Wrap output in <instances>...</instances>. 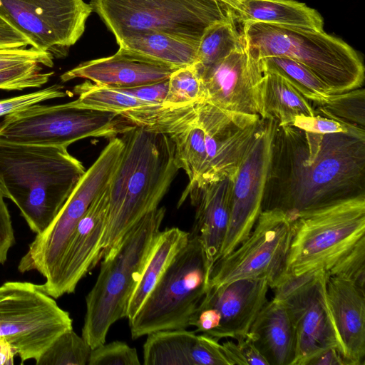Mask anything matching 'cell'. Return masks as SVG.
<instances>
[{
    "label": "cell",
    "instance_id": "obj_1",
    "mask_svg": "<svg viewBox=\"0 0 365 365\" xmlns=\"http://www.w3.org/2000/svg\"><path fill=\"white\" fill-rule=\"evenodd\" d=\"M365 194V130L321 134L277 125L262 210L299 212Z\"/></svg>",
    "mask_w": 365,
    "mask_h": 365
},
{
    "label": "cell",
    "instance_id": "obj_2",
    "mask_svg": "<svg viewBox=\"0 0 365 365\" xmlns=\"http://www.w3.org/2000/svg\"><path fill=\"white\" fill-rule=\"evenodd\" d=\"M121 135L123 148L108 185L103 259L110 257L125 235L159 207L180 170L175 145L165 134L133 125Z\"/></svg>",
    "mask_w": 365,
    "mask_h": 365
},
{
    "label": "cell",
    "instance_id": "obj_3",
    "mask_svg": "<svg viewBox=\"0 0 365 365\" xmlns=\"http://www.w3.org/2000/svg\"><path fill=\"white\" fill-rule=\"evenodd\" d=\"M86 170L67 147L0 142V187L36 235L54 220Z\"/></svg>",
    "mask_w": 365,
    "mask_h": 365
},
{
    "label": "cell",
    "instance_id": "obj_4",
    "mask_svg": "<svg viewBox=\"0 0 365 365\" xmlns=\"http://www.w3.org/2000/svg\"><path fill=\"white\" fill-rule=\"evenodd\" d=\"M165 215L164 207L147 215L125 235L113 255L103 259L97 279L86 297L82 337L91 349L105 343L110 327L125 317Z\"/></svg>",
    "mask_w": 365,
    "mask_h": 365
},
{
    "label": "cell",
    "instance_id": "obj_5",
    "mask_svg": "<svg viewBox=\"0 0 365 365\" xmlns=\"http://www.w3.org/2000/svg\"><path fill=\"white\" fill-rule=\"evenodd\" d=\"M241 33L259 58L284 56L308 68L331 94L361 88L364 66L356 51L342 39L323 31L258 22L242 24Z\"/></svg>",
    "mask_w": 365,
    "mask_h": 365
},
{
    "label": "cell",
    "instance_id": "obj_6",
    "mask_svg": "<svg viewBox=\"0 0 365 365\" xmlns=\"http://www.w3.org/2000/svg\"><path fill=\"white\" fill-rule=\"evenodd\" d=\"M286 276L329 272L365 240V194L296 215Z\"/></svg>",
    "mask_w": 365,
    "mask_h": 365
},
{
    "label": "cell",
    "instance_id": "obj_7",
    "mask_svg": "<svg viewBox=\"0 0 365 365\" xmlns=\"http://www.w3.org/2000/svg\"><path fill=\"white\" fill-rule=\"evenodd\" d=\"M211 268L199 235L190 233L186 245L129 321L132 338L187 328L209 287Z\"/></svg>",
    "mask_w": 365,
    "mask_h": 365
},
{
    "label": "cell",
    "instance_id": "obj_8",
    "mask_svg": "<svg viewBox=\"0 0 365 365\" xmlns=\"http://www.w3.org/2000/svg\"><path fill=\"white\" fill-rule=\"evenodd\" d=\"M115 40L156 31L200 42L211 24L235 14L221 0H91Z\"/></svg>",
    "mask_w": 365,
    "mask_h": 365
},
{
    "label": "cell",
    "instance_id": "obj_9",
    "mask_svg": "<svg viewBox=\"0 0 365 365\" xmlns=\"http://www.w3.org/2000/svg\"><path fill=\"white\" fill-rule=\"evenodd\" d=\"M132 125L116 113L80 108L73 101L36 103L4 116L0 142L68 148L88 137L110 139Z\"/></svg>",
    "mask_w": 365,
    "mask_h": 365
},
{
    "label": "cell",
    "instance_id": "obj_10",
    "mask_svg": "<svg viewBox=\"0 0 365 365\" xmlns=\"http://www.w3.org/2000/svg\"><path fill=\"white\" fill-rule=\"evenodd\" d=\"M71 329L69 313L42 284L7 282L0 286V338L14 346L21 364L36 361L59 335Z\"/></svg>",
    "mask_w": 365,
    "mask_h": 365
},
{
    "label": "cell",
    "instance_id": "obj_11",
    "mask_svg": "<svg viewBox=\"0 0 365 365\" xmlns=\"http://www.w3.org/2000/svg\"><path fill=\"white\" fill-rule=\"evenodd\" d=\"M123 148L121 138L115 136L109 139L54 220L42 233L36 235L30 244L18 265L20 272L36 270L46 278L44 284L51 282L77 224L94 199L108 187Z\"/></svg>",
    "mask_w": 365,
    "mask_h": 365
},
{
    "label": "cell",
    "instance_id": "obj_12",
    "mask_svg": "<svg viewBox=\"0 0 365 365\" xmlns=\"http://www.w3.org/2000/svg\"><path fill=\"white\" fill-rule=\"evenodd\" d=\"M292 235V221L279 209L262 210L249 235L213 264L209 286L264 277L274 289L285 277Z\"/></svg>",
    "mask_w": 365,
    "mask_h": 365
},
{
    "label": "cell",
    "instance_id": "obj_13",
    "mask_svg": "<svg viewBox=\"0 0 365 365\" xmlns=\"http://www.w3.org/2000/svg\"><path fill=\"white\" fill-rule=\"evenodd\" d=\"M277 125L272 117L261 118L232 179L230 219L219 258L232 252L249 235L262 211Z\"/></svg>",
    "mask_w": 365,
    "mask_h": 365
},
{
    "label": "cell",
    "instance_id": "obj_14",
    "mask_svg": "<svg viewBox=\"0 0 365 365\" xmlns=\"http://www.w3.org/2000/svg\"><path fill=\"white\" fill-rule=\"evenodd\" d=\"M327 277L324 269L286 276L274 289V297L285 307L294 328V365H307L312 357L328 348L340 350L326 301Z\"/></svg>",
    "mask_w": 365,
    "mask_h": 365
},
{
    "label": "cell",
    "instance_id": "obj_15",
    "mask_svg": "<svg viewBox=\"0 0 365 365\" xmlns=\"http://www.w3.org/2000/svg\"><path fill=\"white\" fill-rule=\"evenodd\" d=\"M92 11L84 0H0V16L53 57L78 41Z\"/></svg>",
    "mask_w": 365,
    "mask_h": 365
},
{
    "label": "cell",
    "instance_id": "obj_16",
    "mask_svg": "<svg viewBox=\"0 0 365 365\" xmlns=\"http://www.w3.org/2000/svg\"><path fill=\"white\" fill-rule=\"evenodd\" d=\"M269 282L264 277L245 278L209 286L189 321L195 332L217 340L238 339L247 335L267 302Z\"/></svg>",
    "mask_w": 365,
    "mask_h": 365
},
{
    "label": "cell",
    "instance_id": "obj_17",
    "mask_svg": "<svg viewBox=\"0 0 365 365\" xmlns=\"http://www.w3.org/2000/svg\"><path fill=\"white\" fill-rule=\"evenodd\" d=\"M197 73L205 101L227 111L263 117L264 71L242 34L230 53Z\"/></svg>",
    "mask_w": 365,
    "mask_h": 365
},
{
    "label": "cell",
    "instance_id": "obj_18",
    "mask_svg": "<svg viewBox=\"0 0 365 365\" xmlns=\"http://www.w3.org/2000/svg\"><path fill=\"white\" fill-rule=\"evenodd\" d=\"M195 107L205 132V185L225 178L232 179L261 117L227 111L205 101L195 102Z\"/></svg>",
    "mask_w": 365,
    "mask_h": 365
},
{
    "label": "cell",
    "instance_id": "obj_19",
    "mask_svg": "<svg viewBox=\"0 0 365 365\" xmlns=\"http://www.w3.org/2000/svg\"><path fill=\"white\" fill-rule=\"evenodd\" d=\"M108 187L98 195L72 232L54 275L42 286L54 299L73 292L79 281L102 258V242L107 225Z\"/></svg>",
    "mask_w": 365,
    "mask_h": 365
},
{
    "label": "cell",
    "instance_id": "obj_20",
    "mask_svg": "<svg viewBox=\"0 0 365 365\" xmlns=\"http://www.w3.org/2000/svg\"><path fill=\"white\" fill-rule=\"evenodd\" d=\"M178 68L119 48L113 56L80 63L60 78L62 82L85 78L104 87L132 88L166 81Z\"/></svg>",
    "mask_w": 365,
    "mask_h": 365
},
{
    "label": "cell",
    "instance_id": "obj_21",
    "mask_svg": "<svg viewBox=\"0 0 365 365\" xmlns=\"http://www.w3.org/2000/svg\"><path fill=\"white\" fill-rule=\"evenodd\" d=\"M364 291L351 280L327 275V308L341 352L348 365L365 363Z\"/></svg>",
    "mask_w": 365,
    "mask_h": 365
},
{
    "label": "cell",
    "instance_id": "obj_22",
    "mask_svg": "<svg viewBox=\"0 0 365 365\" xmlns=\"http://www.w3.org/2000/svg\"><path fill=\"white\" fill-rule=\"evenodd\" d=\"M143 345L145 365H230L215 338L184 329L163 330L147 335Z\"/></svg>",
    "mask_w": 365,
    "mask_h": 365
},
{
    "label": "cell",
    "instance_id": "obj_23",
    "mask_svg": "<svg viewBox=\"0 0 365 365\" xmlns=\"http://www.w3.org/2000/svg\"><path fill=\"white\" fill-rule=\"evenodd\" d=\"M232 179L209 182L190 197L196 206L192 233L199 235L211 266L219 258L230 219Z\"/></svg>",
    "mask_w": 365,
    "mask_h": 365
},
{
    "label": "cell",
    "instance_id": "obj_24",
    "mask_svg": "<svg viewBox=\"0 0 365 365\" xmlns=\"http://www.w3.org/2000/svg\"><path fill=\"white\" fill-rule=\"evenodd\" d=\"M247 336L268 365H294L295 334L282 302L267 301L252 322Z\"/></svg>",
    "mask_w": 365,
    "mask_h": 365
},
{
    "label": "cell",
    "instance_id": "obj_25",
    "mask_svg": "<svg viewBox=\"0 0 365 365\" xmlns=\"http://www.w3.org/2000/svg\"><path fill=\"white\" fill-rule=\"evenodd\" d=\"M237 22H258L323 31L321 14L294 0H240L234 9Z\"/></svg>",
    "mask_w": 365,
    "mask_h": 365
},
{
    "label": "cell",
    "instance_id": "obj_26",
    "mask_svg": "<svg viewBox=\"0 0 365 365\" xmlns=\"http://www.w3.org/2000/svg\"><path fill=\"white\" fill-rule=\"evenodd\" d=\"M119 48L175 68L193 65L199 42L156 31L127 34L116 41Z\"/></svg>",
    "mask_w": 365,
    "mask_h": 365
},
{
    "label": "cell",
    "instance_id": "obj_27",
    "mask_svg": "<svg viewBox=\"0 0 365 365\" xmlns=\"http://www.w3.org/2000/svg\"><path fill=\"white\" fill-rule=\"evenodd\" d=\"M190 232L178 227L160 230L142 275L127 304L130 321L137 314L177 253L186 245Z\"/></svg>",
    "mask_w": 365,
    "mask_h": 365
},
{
    "label": "cell",
    "instance_id": "obj_28",
    "mask_svg": "<svg viewBox=\"0 0 365 365\" xmlns=\"http://www.w3.org/2000/svg\"><path fill=\"white\" fill-rule=\"evenodd\" d=\"M263 117L276 119L279 125H292L297 118L316 115L313 103L281 75L264 71Z\"/></svg>",
    "mask_w": 365,
    "mask_h": 365
},
{
    "label": "cell",
    "instance_id": "obj_29",
    "mask_svg": "<svg viewBox=\"0 0 365 365\" xmlns=\"http://www.w3.org/2000/svg\"><path fill=\"white\" fill-rule=\"evenodd\" d=\"M263 71L275 72L315 106L326 103L331 93L329 88L302 63L284 56L260 58Z\"/></svg>",
    "mask_w": 365,
    "mask_h": 365
},
{
    "label": "cell",
    "instance_id": "obj_30",
    "mask_svg": "<svg viewBox=\"0 0 365 365\" xmlns=\"http://www.w3.org/2000/svg\"><path fill=\"white\" fill-rule=\"evenodd\" d=\"M235 15L217 21L203 32L193 66L197 72L203 71L230 53L241 41L242 34L236 26Z\"/></svg>",
    "mask_w": 365,
    "mask_h": 365
},
{
    "label": "cell",
    "instance_id": "obj_31",
    "mask_svg": "<svg viewBox=\"0 0 365 365\" xmlns=\"http://www.w3.org/2000/svg\"><path fill=\"white\" fill-rule=\"evenodd\" d=\"M73 93L78 95V98L73 103L78 107L119 115L138 108L151 106L120 89L98 86L88 80L76 86Z\"/></svg>",
    "mask_w": 365,
    "mask_h": 365
},
{
    "label": "cell",
    "instance_id": "obj_32",
    "mask_svg": "<svg viewBox=\"0 0 365 365\" xmlns=\"http://www.w3.org/2000/svg\"><path fill=\"white\" fill-rule=\"evenodd\" d=\"M91 347L73 329L59 335L36 361V365H86Z\"/></svg>",
    "mask_w": 365,
    "mask_h": 365
},
{
    "label": "cell",
    "instance_id": "obj_33",
    "mask_svg": "<svg viewBox=\"0 0 365 365\" xmlns=\"http://www.w3.org/2000/svg\"><path fill=\"white\" fill-rule=\"evenodd\" d=\"M314 109L317 115L364 129L365 93L362 88L331 94L326 103Z\"/></svg>",
    "mask_w": 365,
    "mask_h": 365
},
{
    "label": "cell",
    "instance_id": "obj_34",
    "mask_svg": "<svg viewBox=\"0 0 365 365\" xmlns=\"http://www.w3.org/2000/svg\"><path fill=\"white\" fill-rule=\"evenodd\" d=\"M202 101H205V93L193 65L179 68L171 73L163 106H180Z\"/></svg>",
    "mask_w": 365,
    "mask_h": 365
},
{
    "label": "cell",
    "instance_id": "obj_35",
    "mask_svg": "<svg viewBox=\"0 0 365 365\" xmlns=\"http://www.w3.org/2000/svg\"><path fill=\"white\" fill-rule=\"evenodd\" d=\"M41 64L26 63L0 70V90L22 91L40 88L54 74L43 72Z\"/></svg>",
    "mask_w": 365,
    "mask_h": 365
},
{
    "label": "cell",
    "instance_id": "obj_36",
    "mask_svg": "<svg viewBox=\"0 0 365 365\" xmlns=\"http://www.w3.org/2000/svg\"><path fill=\"white\" fill-rule=\"evenodd\" d=\"M137 351L125 342L115 341L92 349L88 365H139Z\"/></svg>",
    "mask_w": 365,
    "mask_h": 365
},
{
    "label": "cell",
    "instance_id": "obj_37",
    "mask_svg": "<svg viewBox=\"0 0 365 365\" xmlns=\"http://www.w3.org/2000/svg\"><path fill=\"white\" fill-rule=\"evenodd\" d=\"M327 273L328 276L341 277L351 280L365 289V240L356 245Z\"/></svg>",
    "mask_w": 365,
    "mask_h": 365
},
{
    "label": "cell",
    "instance_id": "obj_38",
    "mask_svg": "<svg viewBox=\"0 0 365 365\" xmlns=\"http://www.w3.org/2000/svg\"><path fill=\"white\" fill-rule=\"evenodd\" d=\"M68 96L63 91V86L53 84L45 88L30 93L0 100V117L41 102Z\"/></svg>",
    "mask_w": 365,
    "mask_h": 365
},
{
    "label": "cell",
    "instance_id": "obj_39",
    "mask_svg": "<svg viewBox=\"0 0 365 365\" xmlns=\"http://www.w3.org/2000/svg\"><path fill=\"white\" fill-rule=\"evenodd\" d=\"M26 63H36L51 68L53 56L33 46L0 48V70Z\"/></svg>",
    "mask_w": 365,
    "mask_h": 365
},
{
    "label": "cell",
    "instance_id": "obj_40",
    "mask_svg": "<svg viewBox=\"0 0 365 365\" xmlns=\"http://www.w3.org/2000/svg\"><path fill=\"white\" fill-rule=\"evenodd\" d=\"M235 341L227 340L222 344L230 365H268L247 334Z\"/></svg>",
    "mask_w": 365,
    "mask_h": 365
},
{
    "label": "cell",
    "instance_id": "obj_41",
    "mask_svg": "<svg viewBox=\"0 0 365 365\" xmlns=\"http://www.w3.org/2000/svg\"><path fill=\"white\" fill-rule=\"evenodd\" d=\"M292 125L304 130L321 134L349 132L356 129H363L317 114L313 117L297 118Z\"/></svg>",
    "mask_w": 365,
    "mask_h": 365
},
{
    "label": "cell",
    "instance_id": "obj_42",
    "mask_svg": "<svg viewBox=\"0 0 365 365\" xmlns=\"http://www.w3.org/2000/svg\"><path fill=\"white\" fill-rule=\"evenodd\" d=\"M0 187V264L7 259L9 249L14 243V235L11 216Z\"/></svg>",
    "mask_w": 365,
    "mask_h": 365
},
{
    "label": "cell",
    "instance_id": "obj_43",
    "mask_svg": "<svg viewBox=\"0 0 365 365\" xmlns=\"http://www.w3.org/2000/svg\"><path fill=\"white\" fill-rule=\"evenodd\" d=\"M150 105L162 104L168 89V79L160 83L132 88H118Z\"/></svg>",
    "mask_w": 365,
    "mask_h": 365
},
{
    "label": "cell",
    "instance_id": "obj_44",
    "mask_svg": "<svg viewBox=\"0 0 365 365\" xmlns=\"http://www.w3.org/2000/svg\"><path fill=\"white\" fill-rule=\"evenodd\" d=\"M307 365H348L340 350L336 347L326 349L314 357Z\"/></svg>",
    "mask_w": 365,
    "mask_h": 365
},
{
    "label": "cell",
    "instance_id": "obj_45",
    "mask_svg": "<svg viewBox=\"0 0 365 365\" xmlns=\"http://www.w3.org/2000/svg\"><path fill=\"white\" fill-rule=\"evenodd\" d=\"M16 349L7 340L0 338V365H11L14 364Z\"/></svg>",
    "mask_w": 365,
    "mask_h": 365
},
{
    "label": "cell",
    "instance_id": "obj_46",
    "mask_svg": "<svg viewBox=\"0 0 365 365\" xmlns=\"http://www.w3.org/2000/svg\"><path fill=\"white\" fill-rule=\"evenodd\" d=\"M227 4L230 7H231L233 11L235 9L237 4H238L240 0H221Z\"/></svg>",
    "mask_w": 365,
    "mask_h": 365
}]
</instances>
